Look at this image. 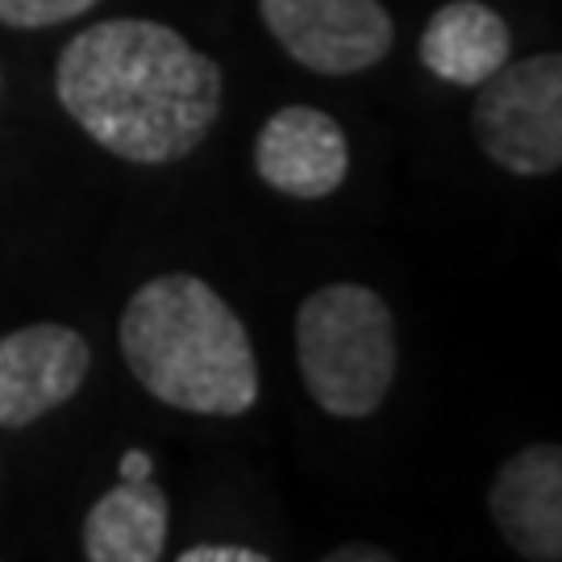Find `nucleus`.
I'll list each match as a JSON object with an SVG mask.
<instances>
[{
	"label": "nucleus",
	"instance_id": "nucleus-8",
	"mask_svg": "<svg viewBox=\"0 0 562 562\" xmlns=\"http://www.w3.org/2000/svg\"><path fill=\"white\" fill-rule=\"evenodd\" d=\"M492 521L513 554L529 562L562 559V450L554 442L525 446L504 462L487 492Z\"/></svg>",
	"mask_w": 562,
	"mask_h": 562
},
{
	"label": "nucleus",
	"instance_id": "nucleus-10",
	"mask_svg": "<svg viewBox=\"0 0 562 562\" xmlns=\"http://www.w3.org/2000/svg\"><path fill=\"white\" fill-rule=\"evenodd\" d=\"M171 508L155 480H121L83 517L88 562H155L162 559Z\"/></svg>",
	"mask_w": 562,
	"mask_h": 562
},
{
	"label": "nucleus",
	"instance_id": "nucleus-4",
	"mask_svg": "<svg viewBox=\"0 0 562 562\" xmlns=\"http://www.w3.org/2000/svg\"><path fill=\"white\" fill-rule=\"evenodd\" d=\"M480 150L504 171L542 180L562 167V59L529 55L508 59L480 83L475 97Z\"/></svg>",
	"mask_w": 562,
	"mask_h": 562
},
{
	"label": "nucleus",
	"instance_id": "nucleus-14",
	"mask_svg": "<svg viewBox=\"0 0 562 562\" xmlns=\"http://www.w3.org/2000/svg\"><path fill=\"white\" fill-rule=\"evenodd\" d=\"M387 550H359V546H346V550H329L325 562H387Z\"/></svg>",
	"mask_w": 562,
	"mask_h": 562
},
{
	"label": "nucleus",
	"instance_id": "nucleus-3",
	"mask_svg": "<svg viewBox=\"0 0 562 562\" xmlns=\"http://www.w3.org/2000/svg\"><path fill=\"white\" fill-rule=\"evenodd\" d=\"M396 322L380 292L362 283H325L296 313V362L322 413L371 417L396 380Z\"/></svg>",
	"mask_w": 562,
	"mask_h": 562
},
{
	"label": "nucleus",
	"instance_id": "nucleus-11",
	"mask_svg": "<svg viewBox=\"0 0 562 562\" xmlns=\"http://www.w3.org/2000/svg\"><path fill=\"white\" fill-rule=\"evenodd\" d=\"M97 4L101 0H0V25L46 30V25H63V21L80 18Z\"/></svg>",
	"mask_w": 562,
	"mask_h": 562
},
{
	"label": "nucleus",
	"instance_id": "nucleus-9",
	"mask_svg": "<svg viewBox=\"0 0 562 562\" xmlns=\"http://www.w3.org/2000/svg\"><path fill=\"white\" fill-rule=\"evenodd\" d=\"M513 59V34L496 9L480 0L442 4L422 34V63L454 88H480Z\"/></svg>",
	"mask_w": 562,
	"mask_h": 562
},
{
	"label": "nucleus",
	"instance_id": "nucleus-1",
	"mask_svg": "<svg viewBox=\"0 0 562 562\" xmlns=\"http://www.w3.org/2000/svg\"><path fill=\"white\" fill-rule=\"evenodd\" d=\"M55 92L109 155L159 167L209 138L222 113V67L162 21L113 18L63 46Z\"/></svg>",
	"mask_w": 562,
	"mask_h": 562
},
{
	"label": "nucleus",
	"instance_id": "nucleus-2",
	"mask_svg": "<svg viewBox=\"0 0 562 562\" xmlns=\"http://www.w3.org/2000/svg\"><path fill=\"white\" fill-rule=\"evenodd\" d=\"M134 380L180 413L241 417L259 401V362L238 313L188 271L155 276L121 313Z\"/></svg>",
	"mask_w": 562,
	"mask_h": 562
},
{
	"label": "nucleus",
	"instance_id": "nucleus-6",
	"mask_svg": "<svg viewBox=\"0 0 562 562\" xmlns=\"http://www.w3.org/2000/svg\"><path fill=\"white\" fill-rule=\"evenodd\" d=\"M88 341L55 322H38L0 338V425L21 429L55 413L88 380Z\"/></svg>",
	"mask_w": 562,
	"mask_h": 562
},
{
	"label": "nucleus",
	"instance_id": "nucleus-5",
	"mask_svg": "<svg viewBox=\"0 0 562 562\" xmlns=\"http://www.w3.org/2000/svg\"><path fill=\"white\" fill-rule=\"evenodd\" d=\"M267 34L317 76H359L387 59L392 13L380 0H259Z\"/></svg>",
	"mask_w": 562,
	"mask_h": 562
},
{
	"label": "nucleus",
	"instance_id": "nucleus-12",
	"mask_svg": "<svg viewBox=\"0 0 562 562\" xmlns=\"http://www.w3.org/2000/svg\"><path fill=\"white\" fill-rule=\"evenodd\" d=\"M180 562H267V554L250 546H192L180 554Z\"/></svg>",
	"mask_w": 562,
	"mask_h": 562
},
{
	"label": "nucleus",
	"instance_id": "nucleus-7",
	"mask_svg": "<svg viewBox=\"0 0 562 562\" xmlns=\"http://www.w3.org/2000/svg\"><path fill=\"white\" fill-rule=\"evenodd\" d=\"M255 171L267 188L283 196L322 201L346 183L350 146L329 113L308 104H288L267 117L255 138Z\"/></svg>",
	"mask_w": 562,
	"mask_h": 562
},
{
	"label": "nucleus",
	"instance_id": "nucleus-13",
	"mask_svg": "<svg viewBox=\"0 0 562 562\" xmlns=\"http://www.w3.org/2000/svg\"><path fill=\"white\" fill-rule=\"evenodd\" d=\"M117 471H121V480H150V475H155V459H150L146 450H125Z\"/></svg>",
	"mask_w": 562,
	"mask_h": 562
}]
</instances>
